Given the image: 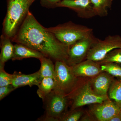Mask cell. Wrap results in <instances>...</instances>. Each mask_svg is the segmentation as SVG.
<instances>
[{
    "instance_id": "obj_25",
    "label": "cell",
    "mask_w": 121,
    "mask_h": 121,
    "mask_svg": "<svg viewBox=\"0 0 121 121\" xmlns=\"http://www.w3.org/2000/svg\"><path fill=\"white\" fill-rule=\"evenodd\" d=\"M80 121H96L95 118L89 113V114H83L80 119Z\"/></svg>"
},
{
    "instance_id": "obj_13",
    "label": "cell",
    "mask_w": 121,
    "mask_h": 121,
    "mask_svg": "<svg viewBox=\"0 0 121 121\" xmlns=\"http://www.w3.org/2000/svg\"><path fill=\"white\" fill-rule=\"evenodd\" d=\"M13 74L14 79L12 84L16 89L25 86H38L42 80L39 71L29 74H25L21 72H15Z\"/></svg>"
},
{
    "instance_id": "obj_11",
    "label": "cell",
    "mask_w": 121,
    "mask_h": 121,
    "mask_svg": "<svg viewBox=\"0 0 121 121\" xmlns=\"http://www.w3.org/2000/svg\"><path fill=\"white\" fill-rule=\"evenodd\" d=\"M72 67L75 75L78 78H92L103 71L99 63L89 59Z\"/></svg>"
},
{
    "instance_id": "obj_24",
    "label": "cell",
    "mask_w": 121,
    "mask_h": 121,
    "mask_svg": "<svg viewBox=\"0 0 121 121\" xmlns=\"http://www.w3.org/2000/svg\"><path fill=\"white\" fill-rule=\"evenodd\" d=\"M12 84L0 86V100L1 101L12 91L16 90Z\"/></svg>"
},
{
    "instance_id": "obj_26",
    "label": "cell",
    "mask_w": 121,
    "mask_h": 121,
    "mask_svg": "<svg viewBox=\"0 0 121 121\" xmlns=\"http://www.w3.org/2000/svg\"><path fill=\"white\" fill-rule=\"evenodd\" d=\"M109 121H121V110L114 115Z\"/></svg>"
},
{
    "instance_id": "obj_3",
    "label": "cell",
    "mask_w": 121,
    "mask_h": 121,
    "mask_svg": "<svg viewBox=\"0 0 121 121\" xmlns=\"http://www.w3.org/2000/svg\"><path fill=\"white\" fill-rule=\"evenodd\" d=\"M47 29L62 43L68 47L93 35L92 29L71 21Z\"/></svg>"
},
{
    "instance_id": "obj_10",
    "label": "cell",
    "mask_w": 121,
    "mask_h": 121,
    "mask_svg": "<svg viewBox=\"0 0 121 121\" xmlns=\"http://www.w3.org/2000/svg\"><path fill=\"white\" fill-rule=\"evenodd\" d=\"M91 3L90 0H63L56 4V6L71 9L79 17L89 19L96 16Z\"/></svg>"
},
{
    "instance_id": "obj_28",
    "label": "cell",
    "mask_w": 121,
    "mask_h": 121,
    "mask_svg": "<svg viewBox=\"0 0 121 121\" xmlns=\"http://www.w3.org/2000/svg\"><path fill=\"white\" fill-rule=\"evenodd\" d=\"M118 105L119 106V108H120V109H121V103L120 104H118Z\"/></svg>"
},
{
    "instance_id": "obj_4",
    "label": "cell",
    "mask_w": 121,
    "mask_h": 121,
    "mask_svg": "<svg viewBox=\"0 0 121 121\" xmlns=\"http://www.w3.org/2000/svg\"><path fill=\"white\" fill-rule=\"evenodd\" d=\"M69 99L66 95L55 89L43 100L45 109L44 121H60L66 113Z\"/></svg>"
},
{
    "instance_id": "obj_19",
    "label": "cell",
    "mask_w": 121,
    "mask_h": 121,
    "mask_svg": "<svg viewBox=\"0 0 121 121\" xmlns=\"http://www.w3.org/2000/svg\"><path fill=\"white\" fill-rule=\"evenodd\" d=\"M103 71L106 72L117 79L121 80V64L115 63H108L101 64Z\"/></svg>"
},
{
    "instance_id": "obj_18",
    "label": "cell",
    "mask_w": 121,
    "mask_h": 121,
    "mask_svg": "<svg viewBox=\"0 0 121 121\" xmlns=\"http://www.w3.org/2000/svg\"><path fill=\"white\" fill-rule=\"evenodd\" d=\"M108 96L118 104L121 103V80L115 79L108 91Z\"/></svg>"
},
{
    "instance_id": "obj_7",
    "label": "cell",
    "mask_w": 121,
    "mask_h": 121,
    "mask_svg": "<svg viewBox=\"0 0 121 121\" xmlns=\"http://www.w3.org/2000/svg\"><path fill=\"white\" fill-rule=\"evenodd\" d=\"M117 48H121V36L119 35H110L104 40L96 38L89 50L86 59L100 62L109 52Z\"/></svg>"
},
{
    "instance_id": "obj_16",
    "label": "cell",
    "mask_w": 121,
    "mask_h": 121,
    "mask_svg": "<svg viewBox=\"0 0 121 121\" xmlns=\"http://www.w3.org/2000/svg\"><path fill=\"white\" fill-rule=\"evenodd\" d=\"M41 63L40 69L39 70L41 79L45 78H54L55 74V65L52 60L44 56L39 59Z\"/></svg>"
},
{
    "instance_id": "obj_27",
    "label": "cell",
    "mask_w": 121,
    "mask_h": 121,
    "mask_svg": "<svg viewBox=\"0 0 121 121\" xmlns=\"http://www.w3.org/2000/svg\"><path fill=\"white\" fill-rule=\"evenodd\" d=\"M48 2H51L52 3H57L58 4L59 1H60V0H47Z\"/></svg>"
},
{
    "instance_id": "obj_2",
    "label": "cell",
    "mask_w": 121,
    "mask_h": 121,
    "mask_svg": "<svg viewBox=\"0 0 121 121\" xmlns=\"http://www.w3.org/2000/svg\"><path fill=\"white\" fill-rule=\"evenodd\" d=\"M35 0H8L7 13L3 23V35L12 40L28 14Z\"/></svg>"
},
{
    "instance_id": "obj_6",
    "label": "cell",
    "mask_w": 121,
    "mask_h": 121,
    "mask_svg": "<svg viewBox=\"0 0 121 121\" xmlns=\"http://www.w3.org/2000/svg\"><path fill=\"white\" fill-rule=\"evenodd\" d=\"M55 65L54 79L56 85L55 89H58L66 95L75 89L82 78L76 76L72 67L65 62L56 61Z\"/></svg>"
},
{
    "instance_id": "obj_20",
    "label": "cell",
    "mask_w": 121,
    "mask_h": 121,
    "mask_svg": "<svg viewBox=\"0 0 121 121\" xmlns=\"http://www.w3.org/2000/svg\"><path fill=\"white\" fill-rule=\"evenodd\" d=\"M93 4V8L96 16L101 17L106 16L108 15V12L106 8L108 6V0H90Z\"/></svg>"
},
{
    "instance_id": "obj_1",
    "label": "cell",
    "mask_w": 121,
    "mask_h": 121,
    "mask_svg": "<svg viewBox=\"0 0 121 121\" xmlns=\"http://www.w3.org/2000/svg\"><path fill=\"white\" fill-rule=\"evenodd\" d=\"M41 52L55 61L66 63L69 47L63 44L29 12L16 34L11 40Z\"/></svg>"
},
{
    "instance_id": "obj_12",
    "label": "cell",
    "mask_w": 121,
    "mask_h": 121,
    "mask_svg": "<svg viewBox=\"0 0 121 121\" xmlns=\"http://www.w3.org/2000/svg\"><path fill=\"white\" fill-rule=\"evenodd\" d=\"M115 78L106 72L103 71L90 78L91 85L94 92L100 96H108V92Z\"/></svg>"
},
{
    "instance_id": "obj_5",
    "label": "cell",
    "mask_w": 121,
    "mask_h": 121,
    "mask_svg": "<svg viewBox=\"0 0 121 121\" xmlns=\"http://www.w3.org/2000/svg\"><path fill=\"white\" fill-rule=\"evenodd\" d=\"M90 78L86 81L82 79L75 89L66 95L69 100L73 101L71 110L86 105L101 103L109 98L108 96H99L94 92Z\"/></svg>"
},
{
    "instance_id": "obj_17",
    "label": "cell",
    "mask_w": 121,
    "mask_h": 121,
    "mask_svg": "<svg viewBox=\"0 0 121 121\" xmlns=\"http://www.w3.org/2000/svg\"><path fill=\"white\" fill-rule=\"evenodd\" d=\"M56 86V83L54 78H43L38 85L37 94L43 100Z\"/></svg>"
},
{
    "instance_id": "obj_15",
    "label": "cell",
    "mask_w": 121,
    "mask_h": 121,
    "mask_svg": "<svg viewBox=\"0 0 121 121\" xmlns=\"http://www.w3.org/2000/svg\"><path fill=\"white\" fill-rule=\"evenodd\" d=\"M11 41V39L3 34L1 36L0 66H4L5 63L13 57L15 47Z\"/></svg>"
},
{
    "instance_id": "obj_21",
    "label": "cell",
    "mask_w": 121,
    "mask_h": 121,
    "mask_svg": "<svg viewBox=\"0 0 121 121\" xmlns=\"http://www.w3.org/2000/svg\"><path fill=\"white\" fill-rule=\"evenodd\" d=\"M99 64L108 63H115L121 64V48H117L111 51L99 62Z\"/></svg>"
},
{
    "instance_id": "obj_23",
    "label": "cell",
    "mask_w": 121,
    "mask_h": 121,
    "mask_svg": "<svg viewBox=\"0 0 121 121\" xmlns=\"http://www.w3.org/2000/svg\"><path fill=\"white\" fill-rule=\"evenodd\" d=\"M14 74H10L5 71L4 66H0V86L12 84Z\"/></svg>"
},
{
    "instance_id": "obj_14",
    "label": "cell",
    "mask_w": 121,
    "mask_h": 121,
    "mask_svg": "<svg viewBox=\"0 0 121 121\" xmlns=\"http://www.w3.org/2000/svg\"><path fill=\"white\" fill-rule=\"evenodd\" d=\"M14 54L12 59L13 60L31 58L39 60L45 56L41 52L21 44L16 43L14 45Z\"/></svg>"
},
{
    "instance_id": "obj_8",
    "label": "cell",
    "mask_w": 121,
    "mask_h": 121,
    "mask_svg": "<svg viewBox=\"0 0 121 121\" xmlns=\"http://www.w3.org/2000/svg\"><path fill=\"white\" fill-rule=\"evenodd\" d=\"M96 39L93 34L69 47L68 58L66 63L72 67L86 59L89 50Z\"/></svg>"
},
{
    "instance_id": "obj_9",
    "label": "cell",
    "mask_w": 121,
    "mask_h": 121,
    "mask_svg": "<svg viewBox=\"0 0 121 121\" xmlns=\"http://www.w3.org/2000/svg\"><path fill=\"white\" fill-rule=\"evenodd\" d=\"M120 110L117 103L109 98L101 103L91 104L89 108V113L99 121H109Z\"/></svg>"
},
{
    "instance_id": "obj_22",
    "label": "cell",
    "mask_w": 121,
    "mask_h": 121,
    "mask_svg": "<svg viewBox=\"0 0 121 121\" xmlns=\"http://www.w3.org/2000/svg\"><path fill=\"white\" fill-rule=\"evenodd\" d=\"M76 109L67 112L60 119L62 121H80L84 114V112L82 110Z\"/></svg>"
}]
</instances>
